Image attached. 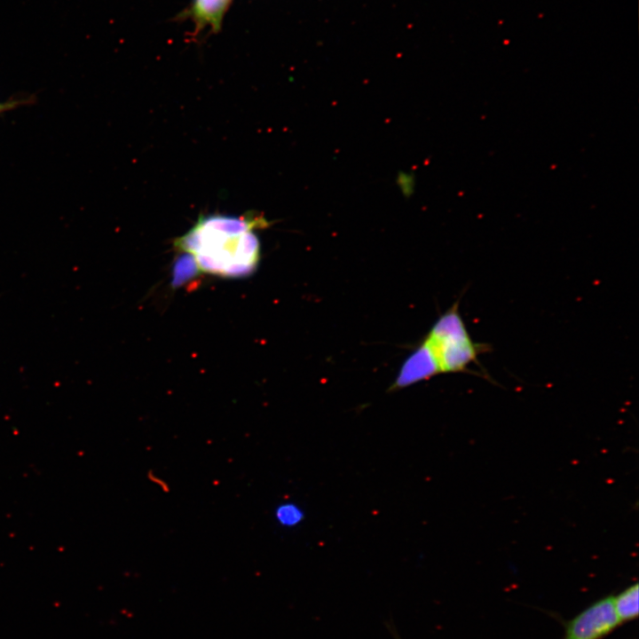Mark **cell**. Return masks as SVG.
<instances>
[{
	"mask_svg": "<svg viewBox=\"0 0 639 639\" xmlns=\"http://www.w3.org/2000/svg\"><path fill=\"white\" fill-rule=\"evenodd\" d=\"M612 604L620 624L637 618L639 612L638 584L635 583L617 596H612Z\"/></svg>",
	"mask_w": 639,
	"mask_h": 639,
	"instance_id": "6",
	"label": "cell"
},
{
	"mask_svg": "<svg viewBox=\"0 0 639 639\" xmlns=\"http://www.w3.org/2000/svg\"><path fill=\"white\" fill-rule=\"evenodd\" d=\"M439 373L434 356L426 343L422 342L405 360L390 390L406 388Z\"/></svg>",
	"mask_w": 639,
	"mask_h": 639,
	"instance_id": "4",
	"label": "cell"
},
{
	"mask_svg": "<svg viewBox=\"0 0 639 639\" xmlns=\"http://www.w3.org/2000/svg\"><path fill=\"white\" fill-rule=\"evenodd\" d=\"M304 509L292 501L280 503L274 510V517L277 523L282 527H296L304 521Z\"/></svg>",
	"mask_w": 639,
	"mask_h": 639,
	"instance_id": "7",
	"label": "cell"
},
{
	"mask_svg": "<svg viewBox=\"0 0 639 639\" xmlns=\"http://www.w3.org/2000/svg\"><path fill=\"white\" fill-rule=\"evenodd\" d=\"M231 0H193L192 13L196 22L217 30Z\"/></svg>",
	"mask_w": 639,
	"mask_h": 639,
	"instance_id": "5",
	"label": "cell"
},
{
	"mask_svg": "<svg viewBox=\"0 0 639 639\" xmlns=\"http://www.w3.org/2000/svg\"><path fill=\"white\" fill-rule=\"evenodd\" d=\"M430 350L440 373H457L468 369L484 352L483 344L472 341L454 304L435 322L423 341Z\"/></svg>",
	"mask_w": 639,
	"mask_h": 639,
	"instance_id": "2",
	"label": "cell"
},
{
	"mask_svg": "<svg viewBox=\"0 0 639 639\" xmlns=\"http://www.w3.org/2000/svg\"><path fill=\"white\" fill-rule=\"evenodd\" d=\"M266 225L256 217L209 215L175 241L176 247L193 257L203 272L225 278L252 273L260 259V242L254 230Z\"/></svg>",
	"mask_w": 639,
	"mask_h": 639,
	"instance_id": "1",
	"label": "cell"
},
{
	"mask_svg": "<svg viewBox=\"0 0 639 639\" xmlns=\"http://www.w3.org/2000/svg\"><path fill=\"white\" fill-rule=\"evenodd\" d=\"M619 625L612 596H610L593 603L570 619L563 639H602Z\"/></svg>",
	"mask_w": 639,
	"mask_h": 639,
	"instance_id": "3",
	"label": "cell"
},
{
	"mask_svg": "<svg viewBox=\"0 0 639 639\" xmlns=\"http://www.w3.org/2000/svg\"><path fill=\"white\" fill-rule=\"evenodd\" d=\"M6 106H7L6 105L4 106V105H1V104H0V111H1L2 109H4V108H6Z\"/></svg>",
	"mask_w": 639,
	"mask_h": 639,
	"instance_id": "8",
	"label": "cell"
}]
</instances>
